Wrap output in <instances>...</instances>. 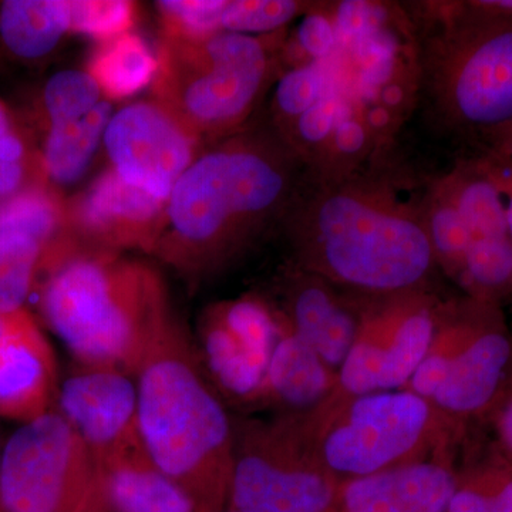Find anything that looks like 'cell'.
<instances>
[{
  "label": "cell",
  "instance_id": "ba28073f",
  "mask_svg": "<svg viewBox=\"0 0 512 512\" xmlns=\"http://www.w3.org/2000/svg\"><path fill=\"white\" fill-rule=\"evenodd\" d=\"M299 416L320 460L340 480L444 457L453 426V420L406 389L330 393Z\"/></svg>",
  "mask_w": 512,
  "mask_h": 512
},
{
  "label": "cell",
  "instance_id": "d590c367",
  "mask_svg": "<svg viewBox=\"0 0 512 512\" xmlns=\"http://www.w3.org/2000/svg\"><path fill=\"white\" fill-rule=\"evenodd\" d=\"M498 429H500L501 439H503L505 446L512 451V397L505 403L504 409L501 410Z\"/></svg>",
  "mask_w": 512,
  "mask_h": 512
},
{
  "label": "cell",
  "instance_id": "2e32d148",
  "mask_svg": "<svg viewBox=\"0 0 512 512\" xmlns=\"http://www.w3.org/2000/svg\"><path fill=\"white\" fill-rule=\"evenodd\" d=\"M281 305L272 306L292 329L338 373L355 342L366 296L353 295L326 279L289 264L279 278Z\"/></svg>",
  "mask_w": 512,
  "mask_h": 512
},
{
  "label": "cell",
  "instance_id": "83f0119b",
  "mask_svg": "<svg viewBox=\"0 0 512 512\" xmlns=\"http://www.w3.org/2000/svg\"><path fill=\"white\" fill-rule=\"evenodd\" d=\"M42 161L30 153L18 124L0 101V204L42 187Z\"/></svg>",
  "mask_w": 512,
  "mask_h": 512
},
{
  "label": "cell",
  "instance_id": "9a60e30c",
  "mask_svg": "<svg viewBox=\"0 0 512 512\" xmlns=\"http://www.w3.org/2000/svg\"><path fill=\"white\" fill-rule=\"evenodd\" d=\"M56 403L96 463L146 451L134 377L109 367H84L60 384Z\"/></svg>",
  "mask_w": 512,
  "mask_h": 512
},
{
  "label": "cell",
  "instance_id": "30bf717a",
  "mask_svg": "<svg viewBox=\"0 0 512 512\" xmlns=\"http://www.w3.org/2000/svg\"><path fill=\"white\" fill-rule=\"evenodd\" d=\"M99 490L93 454L57 410L22 423L3 447V512H83Z\"/></svg>",
  "mask_w": 512,
  "mask_h": 512
},
{
  "label": "cell",
  "instance_id": "484cf974",
  "mask_svg": "<svg viewBox=\"0 0 512 512\" xmlns=\"http://www.w3.org/2000/svg\"><path fill=\"white\" fill-rule=\"evenodd\" d=\"M64 218L62 204L42 185L0 204V237L26 234L47 248L55 244Z\"/></svg>",
  "mask_w": 512,
  "mask_h": 512
},
{
  "label": "cell",
  "instance_id": "d6a6232c",
  "mask_svg": "<svg viewBox=\"0 0 512 512\" xmlns=\"http://www.w3.org/2000/svg\"><path fill=\"white\" fill-rule=\"evenodd\" d=\"M448 512H512V478L501 481L460 480L448 504Z\"/></svg>",
  "mask_w": 512,
  "mask_h": 512
},
{
  "label": "cell",
  "instance_id": "4dcf8cb0",
  "mask_svg": "<svg viewBox=\"0 0 512 512\" xmlns=\"http://www.w3.org/2000/svg\"><path fill=\"white\" fill-rule=\"evenodd\" d=\"M228 0H161L160 12L165 37L178 40H200L224 32L222 15Z\"/></svg>",
  "mask_w": 512,
  "mask_h": 512
},
{
  "label": "cell",
  "instance_id": "1f68e13d",
  "mask_svg": "<svg viewBox=\"0 0 512 512\" xmlns=\"http://www.w3.org/2000/svg\"><path fill=\"white\" fill-rule=\"evenodd\" d=\"M70 32L100 42L130 32L136 22V6L124 0H70Z\"/></svg>",
  "mask_w": 512,
  "mask_h": 512
},
{
  "label": "cell",
  "instance_id": "6da1fadb",
  "mask_svg": "<svg viewBox=\"0 0 512 512\" xmlns=\"http://www.w3.org/2000/svg\"><path fill=\"white\" fill-rule=\"evenodd\" d=\"M416 28L404 3L311 2L285 32L272 128L312 180H339L396 156L419 109Z\"/></svg>",
  "mask_w": 512,
  "mask_h": 512
},
{
  "label": "cell",
  "instance_id": "4316f807",
  "mask_svg": "<svg viewBox=\"0 0 512 512\" xmlns=\"http://www.w3.org/2000/svg\"><path fill=\"white\" fill-rule=\"evenodd\" d=\"M456 281L478 298L500 295L512 286L510 237L477 239L470 244Z\"/></svg>",
  "mask_w": 512,
  "mask_h": 512
},
{
  "label": "cell",
  "instance_id": "f35d334b",
  "mask_svg": "<svg viewBox=\"0 0 512 512\" xmlns=\"http://www.w3.org/2000/svg\"><path fill=\"white\" fill-rule=\"evenodd\" d=\"M225 512H237V511H231V510H227V511H225Z\"/></svg>",
  "mask_w": 512,
  "mask_h": 512
},
{
  "label": "cell",
  "instance_id": "e575fe53",
  "mask_svg": "<svg viewBox=\"0 0 512 512\" xmlns=\"http://www.w3.org/2000/svg\"><path fill=\"white\" fill-rule=\"evenodd\" d=\"M490 165L491 171H493L495 180H497L498 187L503 192L504 204H505V215H507L508 235H510L512 244V170L504 165L494 163V161L488 160L484 157Z\"/></svg>",
  "mask_w": 512,
  "mask_h": 512
},
{
  "label": "cell",
  "instance_id": "7a4b0ae2",
  "mask_svg": "<svg viewBox=\"0 0 512 512\" xmlns=\"http://www.w3.org/2000/svg\"><path fill=\"white\" fill-rule=\"evenodd\" d=\"M427 188L397 154L339 180L305 175L282 220L291 264L366 298L433 289Z\"/></svg>",
  "mask_w": 512,
  "mask_h": 512
},
{
  "label": "cell",
  "instance_id": "ac0fdd59",
  "mask_svg": "<svg viewBox=\"0 0 512 512\" xmlns=\"http://www.w3.org/2000/svg\"><path fill=\"white\" fill-rule=\"evenodd\" d=\"M56 372L53 350L29 312L0 313V417L28 423L52 412Z\"/></svg>",
  "mask_w": 512,
  "mask_h": 512
},
{
  "label": "cell",
  "instance_id": "603a6c76",
  "mask_svg": "<svg viewBox=\"0 0 512 512\" xmlns=\"http://www.w3.org/2000/svg\"><path fill=\"white\" fill-rule=\"evenodd\" d=\"M70 25V0H8L0 6V37L22 59L49 55Z\"/></svg>",
  "mask_w": 512,
  "mask_h": 512
},
{
  "label": "cell",
  "instance_id": "3957f363",
  "mask_svg": "<svg viewBox=\"0 0 512 512\" xmlns=\"http://www.w3.org/2000/svg\"><path fill=\"white\" fill-rule=\"evenodd\" d=\"M305 170L272 127H242L175 184L156 249L188 274L214 272L282 222Z\"/></svg>",
  "mask_w": 512,
  "mask_h": 512
},
{
  "label": "cell",
  "instance_id": "44dd1931",
  "mask_svg": "<svg viewBox=\"0 0 512 512\" xmlns=\"http://www.w3.org/2000/svg\"><path fill=\"white\" fill-rule=\"evenodd\" d=\"M96 466L101 493L113 512H200L146 451L97 461Z\"/></svg>",
  "mask_w": 512,
  "mask_h": 512
},
{
  "label": "cell",
  "instance_id": "f546056e",
  "mask_svg": "<svg viewBox=\"0 0 512 512\" xmlns=\"http://www.w3.org/2000/svg\"><path fill=\"white\" fill-rule=\"evenodd\" d=\"M99 84L87 72L63 70L50 77L43 92L49 124L86 116L103 101Z\"/></svg>",
  "mask_w": 512,
  "mask_h": 512
},
{
  "label": "cell",
  "instance_id": "f1b7e54d",
  "mask_svg": "<svg viewBox=\"0 0 512 512\" xmlns=\"http://www.w3.org/2000/svg\"><path fill=\"white\" fill-rule=\"evenodd\" d=\"M311 6L295 0H228L222 15L224 32L266 36L282 32Z\"/></svg>",
  "mask_w": 512,
  "mask_h": 512
},
{
  "label": "cell",
  "instance_id": "d4e9b609",
  "mask_svg": "<svg viewBox=\"0 0 512 512\" xmlns=\"http://www.w3.org/2000/svg\"><path fill=\"white\" fill-rule=\"evenodd\" d=\"M45 245L26 234L0 237V313L20 311L28 301Z\"/></svg>",
  "mask_w": 512,
  "mask_h": 512
},
{
  "label": "cell",
  "instance_id": "4fadbf2b",
  "mask_svg": "<svg viewBox=\"0 0 512 512\" xmlns=\"http://www.w3.org/2000/svg\"><path fill=\"white\" fill-rule=\"evenodd\" d=\"M279 330L278 313L261 296H242L205 313L197 352L220 396L239 406H261Z\"/></svg>",
  "mask_w": 512,
  "mask_h": 512
},
{
  "label": "cell",
  "instance_id": "74e56055",
  "mask_svg": "<svg viewBox=\"0 0 512 512\" xmlns=\"http://www.w3.org/2000/svg\"><path fill=\"white\" fill-rule=\"evenodd\" d=\"M0 458H2V450H0ZM0 512H3L2 501H0Z\"/></svg>",
  "mask_w": 512,
  "mask_h": 512
},
{
  "label": "cell",
  "instance_id": "ffe728a7",
  "mask_svg": "<svg viewBox=\"0 0 512 512\" xmlns=\"http://www.w3.org/2000/svg\"><path fill=\"white\" fill-rule=\"evenodd\" d=\"M279 320L281 330L266 372L261 407H272L278 414H305L328 399L338 373L326 366L281 316Z\"/></svg>",
  "mask_w": 512,
  "mask_h": 512
},
{
  "label": "cell",
  "instance_id": "7c38bea8",
  "mask_svg": "<svg viewBox=\"0 0 512 512\" xmlns=\"http://www.w3.org/2000/svg\"><path fill=\"white\" fill-rule=\"evenodd\" d=\"M511 355L505 333L473 328L443 303L430 348L406 390L454 421L493 402Z\"/></svg>",
  "mask_w": 512,
  "mask_h": 512
},
{
  "label": "cell",
  "instance_id": "8fae6325",
  "mask_svg": "<svg viewBox=\"0 0 512 512\" xmlns=\"http://www.w3.org/2000/svg\"><path fill=\"white\" fill-rule=\"evenodd\" d=\"M441 306L434 289L366 298L355 342L332 393L406 389L430 348Z\"/></svg>",
  "mask_w": 512,
  "mask_h": 512
},
{
  "label": "cell",
  "instance_id": "e0dca14e",
  "mask_svg": "<svg viewBox=\"0 0 512 512\" xmlns=\"http://www.w3.org/2000/svg\"><path fill=\"white\" fill-rule=\"evenodd\" d=\"M165 208L167 202L127 184L109 168L73 202L69 218L77 234L101 251H154Z\"/></svg>",
  "mask_w": 512,
  "mask_h": 512
},
{
  "label": "cell",
  "instance_id": "d6986e66",
  "mask_svg": "<svg viewBox=\"0 0 512 512\" xmlns=\"http://www.w3.org/2000/svg\"><path fill=\"white\" fill-rule=\"evenodd\" d=\"M456 474L446 457L340 481L326 512H448Z\"/></svg>",
  "mask_w": 512,
  "mask_h": 512
},
{
  "label": "cell",
  "instance_id": "52a82bcc",
  "mask_svg": "<svg viewBox=\"0 0 512 512\" xmlns=\"http://www.w3.org/2000/svg\"><path fill=\"white\" fill-rule=\"evenodd\" d=\"M285 30L266 36L220 32L200 40L164 37L154 100L201 141L222 140L247 121L278 76Z\"/></svg>",
  "mask_w": 512,
  "mask_h": 512
},
{
  "label": "cell",
  "instance_id": "9c48e42d",
  "mask_svg": "<svg viewBox=\"0 0 512 512\" xmlns=\"http://www.w3.org/2000/svg\"><path fill=\"white\" fill-rule=\"evenodd\" d=\"M340 481L320 460L299 414L234 423L228 510L326 512Z\"/></svg>",
  "mask_w": 512,
  "mask_h": 512
},
{
  "label": "cell",
  "instance_id": "277c9868",
  "mask_svg": "<svg viewBox=\"0 0 512 512\" xmlns=\"http://www.w3.org/2000/svg\"><path fill=\"white\" fill-rule=\"evenodd\" d=\"M43 259L50 272L40 311L49 328L84 367H109L136 379L177 323L158 272L113 252H80L60 242Z\"/></svg>",
  "mask_w": 512,
  "mask_h": 512
},
{
  "label": "cell",
  "instance_id": "7402d4cb",
  "mask_svg": "<svg viewBox=\"0 0 512 512\" xmlns=\"http://www.w3.org/2000/svg\"><path fill=\"white\" fill-rule=\"evenodd\" d=\"M114 110L103 100L80 119L49 124L43 147V173L57 185H72L89 170Z\"/></svg>",
  "mask_w": 512,
  "mask_h": 512
},
{
  "label": "cell",
  "instance_id": "5b68a950",
  "mask_svg": "<svg viewBox=\"0 0 512 512\" xmlns=\"http://www.w3.org/2000/svg\"><path fill=\"white\" fill-rule=\"evenodd\" d=\"M136 382L147 456L187 491L200 512L227 511L234 423L178 323L148 355Z\"/></svg>",
  "mask_w": 512,
  "mask_h": 512
},
{
  "label": "cell",
  "instance_id": "836d02e7",
  "mask_svg": "<svg viewBox=\"0 0 512 512\" xmlns=\"http://www.w3.org/2000/svg\"><path fill=\"white\" fill-rule=\"evenodd\" d=\"M488 143V160L512 170V123L485 138Z\"/></svg>",
  "mask_w": 512,
  "mask_h": 512
},
{
  "label": "cell",
  "instance_id": "cb8c5ba5",
  "mask_svg": "<svg viewBox=\"0 0 512 512\" xmlns=\"http://www.w3.org/2000/svg\"><path fill=\"white\" fill-rule=\"evenodd\" d=\"M157 70V56L141 37L128 32L101 42L90 57L87 73L103 96L121 100L153 84Z\"/></svg>",
  "mask_w": 512,
  "mask_h": 512
},
{
  "label": "cell",
  "instance_id": "8992f818",
  "mask_svg": "<svg viewBox=\"0 0 512 512\" xmlns=\"http://www.w3.org/2000/svg\"><path fill=\"white\" fill-rule=\"evenodd\" d=\"M416 28L421 99L441 128L484 140L512 123V20L476 2L404 3Z\"/></svg>",
  "mask_w": 512,
  "mask_h": 512
},
{
  "label": "cell",
  "instance_id": "8d00e7d4",
  "mask_svg": "<svg viewBox=\"0 0 512 512\" xmlns=\"http://www.w3.org/2000/svg\"><path fill=\"white\" fill-rule=\"evenodd\" d=\"M100 488V485H99ZM83 512H113L107 504L106 498H104L103 493L99 490V494L94 498L93 503L89 505Z\"/></svg>",
  "mask_w": 512,
  "mask_h": 512
},
{
  "label": "cell",
  "instance_id": "5bb4252c",
  "mask_svg": "<svg viewBox=\"0 0 512 512\" xmlns=\"http://www.w3.org/2000/svg\"><path fill=\"white\" fill-rule=\"evenodd\" d=\"M121 180L167 202L200 156L201 138L156 100L137 101L111 117L103 138Z\"/></svg>",
  "mask_w": 512,
  "mask_h": 512
}]
</instances>
